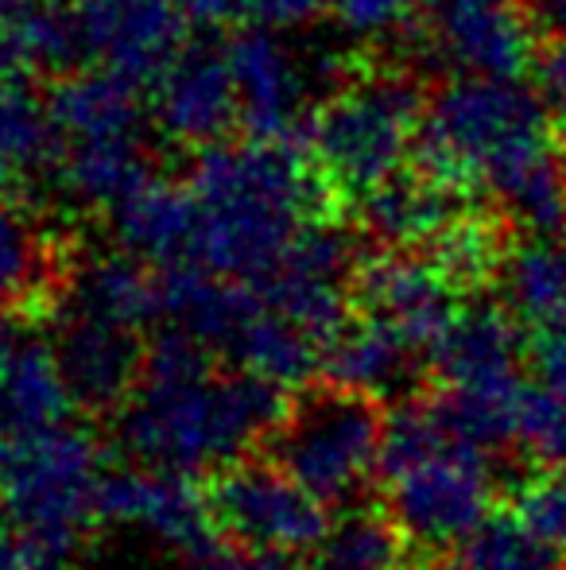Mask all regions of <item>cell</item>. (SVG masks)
Returning <instances> with one entry per match:
<instances>
[{"mask_svg": "<svg viewBox=\"0 0 566 570\" xmlns=\"http://www.w3.org/2000/svg\"><path fill=\"white\" fill-rule=\"evenodd\" d=\"M206 501L218 532L252 551L310 556L334 532L330 509L272 458H237L214 470Z\"/></svg>", "mask_w": 566, "mask_h": 570, "instance_id": "obj_7", "label": "cell"}, {"mask_svg": "<svg viewBox=\"0 0 566 570\" xmlns=\"http://www.w3.org/2000/svg\"><path fill=\"white\" fill-rule=\"evenodd\" d=\"M187 187L198 203L195 264L237 284H260L334 198L291 140L257 136L202 148Z\"/></svg>", "mask_w": 566, "mask_h": 570, "instance_id": "obj_2", "label": "cell"}, {"mask_svg": "<svg viewBox=\"0 0 566 570\" xmlns=\"http://www.w3.org/2000/svg\"><path fill=\"white\" fill-rule=\"evenodd\" d=\"M400 528L377 512H349L318 548L315 570H400Z\"/></svg>", "mask_w": 566, "mask_h": 570, "instance_id": "obj_27", "label": "cell"}, {"mask_svg": "<svg viewBox=\"0 0 566 570\" xmlns=\"http://www.w3.org/2000/svg\"><path fill=\"white\" fill-rule=\"evenodd\" d=\"M430 261L454 279V284H469L481 279L493 268V237L489 229H481L477 222H469L461 214L450 229L438 240H430Z\"/></svg>", "mask_w": 566, "mask_h": 570, "instance_id": "obj_32", "label": "cell"}, {"mask_svg": "<svg viewBox=\"0 0 566 570\" xmlns=\"http://www.w3.org/2000/svg\"><path fill=\"white\" fill-rule=\"evenodd\" d=\"M520 443L552 470L566 473V400L559 392L532 384L520 415Z\"/></svg>", "mask_w": 566, "mask_h": 570, "instance_id": "obj_30", "label": "cell"}, {"mask_svg": "<svg viewBox=\"0 0 566 570\" xmlns=\"http://www.w3.org/2000/svg\"><path fill=\"white\" fill-rule=\"evenodd\" d=\"M516 520L528 528L547 548L566 551V473L555 470L552 478H536L516 493Z\"/></svg>", "mask_w": 566, "mask_h": 570, "instance_id": "obj_31", "label": "cell"}, {"mask_svg": "<svg viewBox=\"0 0 566 570\" xmlns=\"http://www.w3.org/2000/svg\"><path fill=\"white\" fill-rule=\"evenodd\" d=\"M43 237L0 190V311L20 307L43 287Z\"/></svg>", "mask_w": 566, "mask_h": 570, "instance_id": "obj_28", "label": "cell"}, {"mask_svg": "<svg viewBox=\"0 0 566 570\" xmlns=\"http://www.w3.org/2000/svg\"><path fill=\"white\" fill-rule=\"evenodd\" d=\"M430 361L450 389H497V384L524 381L516 331L493 307L461 311Z\"/></svg>", "mask_w": 566, "mask_h": 570, "instance_id": "obj_20", "label": "cell"}, {"mask_svg": "<svg viewBox=\"0 0 566 570\" xmlns=\"http://www.w3.org/2000/svg\"><path fill=\"white\" fill-rule=\"evenodd\" d=\"M559 248H563V256H566V237H563V240H559Z\"/></svg>", "mask_w": 566, "mask_h": 570, "instance_id": "obj_38", "label": "cell"}, {"mask_svg": "<svg viewBox=\"0 0 566 570\" xmlns=\"http://www.w3.org/2000/svg\"><path fill=\"white\" fill-rule=\"evenodd\" d=\"M536 70H539V86H544L547 98L566 106V36H555V43L544 51Z\"/></svg>", "mask_w": 566, "mask_h": 570, "instance_id": "obj_35", "label": "cell"}, {"mask_svg": "<svg viewBox=\"0 0 566 570\" xmlns=\"http://www.w3.org/2000/svg\"><path fill=\"white\" fill-rule=\"evenodd\" d=\"M70 315L106 318V323L140 326L159 318V272L132 253L86 261L70 279Z\"/></svg>", "mask_w": 566, "mask_h": 570, "instance_id": "obj_21", "label": "cell"}, {"mask_svg": "<svg viewBox=\"0 0 566 570\" xmlns=\"http://www.w3.org/2000/svg\"><path fill=\"white\" fill-rule=\"evenodd\" d=\"M559 551L513 517H485L474 532L454 540L435 570H555Z\"/></svg>", "mask_w": 566, "mask_h": 570, "instance_id": "obj_25", "label": "cell"}, {"mask_svg": "<svg viewBox=\"0 0 566 570\" xmlns=\"http://www.w3.org/2000/svg\"><path fill=\"white\" fill-rule=\"evenodd\" d=\"M489 501L493 470L485 451L461 439L385 481V517L419 548H450L489 517Z\"/></svg>", "mask_w": 566, "mask_h": 570, "instance_id": "obj_8", "label": "cell"}, {"mask_svg": "<svg viewBox=\"0 0 566 570\" xmlns=\"http://www.w3.org/2000/svg\"><path fill=\"white\" fill-rule=\"evenodd\" d=\"M508 303L539 331L566 323V256L559 245H524L505 264Z\"/></svg>", "mask_w": 566, "mask_h": 570, "instance_id": "obj_26", "label": "cell"}, {"mask_svg": "<svg viewBox=\"0 0 566 570\" xmlns=\"http://www.w3.org/2000/svg\"><path fill=\"white\" fill-rule=\"evenodd\" d=\"M424 128V94L408 75L373 70L322 101L310 117V164L334 198H365L404 171Z\"/></svg>", "mask_w": 566, "mask_h": 570, "instance_id": "obj_6", "label": "cell"}, {"mask_svg": "<svg viewBox=\"0 0 566 570\" xmlns=\"http://www.w3.org/2000/svg\"><path fill=\"white\" fill-rule=\"evenodd\" d=\"M82 59L70 8L54 0H0V75L62 70Z\"/></svg>", "mask_w": 566, "mask_h": 570, "instance_id": "obj_22", "label": "cell"}, {"mask_svg": "<svg viewBox=\"0 0 566 570\" xmlns=\"http://www.w3.org/2000/svg\"><path fill=\"white\" fill-rule=\"evenodd\" d=\"M536 23L552 36H566V0H536Z\"/></svg>", "mask_w": 566, "mask_h": 570, "instance_id": "obj_37", "label": "cell"}, {"mask_svg": "<svg viewBox=\"0 0 566 570\" xmlns=\"http://www.w3.org/2000/svg\"><path fill=\"white\" fill-rule=\"evenodd\" d=\"M326 381L346 384V389L369 392V396H411L416 384L419 350L404 338L385 318L361 315L357 323H346L341 334L326 345Z\"/></svg>", "mask_w": 566, "mask_h": 570, "instance_id": "obj_18", "label": "cell"}, {"mask_svg": "<svg viewBox=\"0 0 566 570\" xmlns=\"http://www.w3.org/2000/svg\"><path fill=\"white\" fill-rule=\"evenodd\" d=\"M334 20L361 39H380L400 31L416 16L419 0H326Z\"/></svg>", "mask_w": 566, "mask_h": 570, "instance_id": "obj_33", "label": "cell"}, {"mask_svg": "<svg viewBox=\"0 0 566 570\" xmlns=\"http://www.w3.org/2000/svg\"><path fill=\"white\" fill-rule=\"evenodd\" d=\"M461 187L430 171H396L361 198V222L388 248H411L438 240L461 218Z\"/></svg>", "mask_w": 566, "mask_h": 570, "instance_id": "obj_17", "label": "cell"}, {"mask_svg": "<svg viewBox=\"0 0 566 570\" xmlns=\"http://www.w3.org/2000/svg\"><path fill=\"white\" fill-rule=\"evenodd\" d=\"M195 570H299V567H295V556H284V551H252V548H241V543L226 540Z\"/></svg>", "mask_w": 566, "mask_h": 570, "instance_id": "obj_34", "label": "cell"}, {"mask_svg": "<svg viewBox=\"0 0 566 570\" xmlns=\"http://www.w3.org/2000/svg\"><path fill=\"white\" fill-rule=\"evenodd\" d=\"M284 412V384L237 365L221 373L210 345L167 323L143 350V373L121 407L117 439L140 465L195 478L265 446Z\"/></svg>", "mask_w": 566, "mask_h": 570, "instance_id": "obj_1", "label": "cell"}, {"mask_svg": "<svg viewBox=\"0 0 566 570\" xmlns=\"http://www.w3.org/2000/svg\"><path fill=\"white\" fill-rule=\"evenodd\" d=\"M113 229L125 253L148 261L151 268L195 264L198 203L190 187L143 179L132 195L113 206Z\"/></svg>", "mask_w": 566, "mask_h": 570, "instance_id": "obj_16", "label": "cell"}, {"mask_svg": "<svg viewBox=\"0 0 566 570\" xmlns=\"http://www.w3.org/2000/svg\"><path fill=\"white\" fill-rule=\"evenodd\" d=\"M385 400L326 384L287 400L284 420L265 439V458L291 473L326 509L354 512L380 481Z\"/></svg>", "mask_w": 566, "mask_h": 570, "instance_id": "obj_5", "label": "cell"}, {"mask_svg": "<svg viewBox=\"0 0 566 570\" xmlns=\"http://www.w3.org/2000/svg\"><path fill=\"white\" fill-rule=\"evenodd\" d=\"M354 307L361 315L385 318L419 353H435L461 315L454 299V279L435 261H416L404 253L380 256L357 268Z\"/></svg>", "mask_w": 566, "mask_h": 570, "instance_id": "obj_13", "label": "cell"}, {"mask_svg": "<svg viewBox=\"0 0 566 570\" xmlns=\"http://www.w3.org/2000/svg\"><path fill=\"white\" fill-rule=\"evenodd\" d=\"M98 512L109 524H137L156 535L163 548H171L190 570L226 543L210 517V501L198 493L190 473L151 470V465H129L113 470L109 465L101 478Z\"/></svg>", "mask_w": 566, "mask_h": 570, "instance_id": "obj_9", "label": "cell"}, {"mask_svg": "<svg viewBox=\"0 0 566 570\" xmlns=\"http://www.w3.org/2000/svg\"><path fill=\"white\" fill-rule=\"evenodd\" d=\"M226 361H234L237 368L268 376V381L284 384V389H295V384H307L322 368L326 345L260 299V307L245 318Z\"/></svg>", "mask_w": 566, "mask_h": 570, "instance_id": "obj_23", "label": "cell"}, {"mask_svg": "<svg viewBox=\"0 0 566 570\" xmlns=\"http://www.w3.org/2000/svg\"><path fill=\"white\" fill-rule=\"evenodd\" d=\"M0 570H31L28 556H23V543L12 524H0Z\"/></svg>", "mask_w": 566, "mask_h": 570, "instance_id": "obj_36", "label": "cell"}, {"mask_svg": "<svg viewBox=\"0 0 566 570\" xmlns=\"http://www.w3.org/2000/svg\"><path fill=\"white\" fill-rule=\"evenodd\" d=\"M75 396L62 381L54 345L23 334L0 361V435H31V431L67 423Z\"/></svg>", "mask_w": 566, "mask_h": 570, "instance_id": "obj_19", "label": "cell"}, {"mask_svg": "<svg viewBox=\"0 0 566 570\" xmlns=\"http://www.w3.org/2000/svg\"><path fill=\"white\" fill-rule=\"evenodd\" d=\"M182 12L198 23H265V28H291L302 23L326 4V0H179Z\"/></svg>", "mask_w": 566, "mask_h": 570, "instance_id": "obj_29", "label": "cell"}, {"mask_svg": "<svg viewBox=\"0 0 566 570\" xmlns=\"http://www.w3.org/2000/svg\"><path fill=\"white\" fill-rule=\"evenodd\" d=\"M226 51L237 86V109L249 136L291 140V128L307 114L326 62L315 51H291L280 31L265 23L241 28Z\"/></svg>", "mask_w": 566, "mask_h": 570, "instance_id": "obj_10", "label": "cell"}, {"mask_svg": "<svg viewBox=\"0 0 566 570\" xmlns=\"http://www.w3.org/2000/svg\"><path fill=\"white\" fill-rule=\"evenodd\" d=\"M143 350L148 342H140L137 326L70 315L54 342V357H59L75 407L93 415L121 412L140 384Z\"/></svg>", "mask_w": 566, "mask_h": 570, "instance_id": "obj_14", "label": "cell"}, {"mask_svg": "<svg viewBox=\"0 0 566 570\" xmlns=\"http://www.w3.org/2000/svg\"><path fill=\"white\" fill-rule=\"evenodd\" d=\"M563 109H566V106H563ZM563 125H566V120H563Z\"/></svg>", "mask_w": 566, "mask_h": 570, "instance_id": "obj_39", "label": "cell"}, {"mask_svg": "<svg viewBox=\"0 0 566 570\" xmlns=\"http://www.w3.org/2000/svg\"><path fill=\"white\" fill-rule=\"evenodd\" d=\"M101 443L86 428L54 423L31 435H0V504L31 570H70L101 520Z\"/></svg>", "mask_w": 566, "mask_h": 570, "instance_id": "obj_3", "label": "cell"}, {"mask_svg": "<svg viewBox=\"0 0 566 570\" xmlns=\"http://www.w3.org/2000/svg\"><path fill=\"white\" fill-rule=\"evenodd\" d=\"M552 156L544 101L513 78H458L430 101L419 128L424 171L461 190L485 183L505 198Z\"/></svg>", "mask_w": 566, "mask_h": 570, "instance_id": "obj_4", "label": "cell"}, {"mask_svg": "<svg viewBox=\"0 0 566 570\" xmlns=\"http://www.w3.org/2000/svg\"><path fill=\"white\" fill-rule=\"evenodd\" d=\"M435 51L466 75L516 78L532 59V28L513 0H419Z\"/></svg>", "mask_w": 566, "mask_h": 570, "instance_id": "obj_15", "label": "cell"}, {"mask_svg": "<svg viewBox=\"0 0 566 570\" xmlns=\"http://www.w3.org/2000/svg\"><path fill=\"white\" fill-rule=\"evenodd\" d=\"M54 120L51 106L28 86V75H0V190L51 171Z\"/></svg>", "mask_w": 566, "mask_h": 570, "instance_id": "obj_24", "label": "cell"}, {"mask_svg": "<svg viewBox=\"0 0 566 570\" xmlns=\"http://www.w3.org/2000/svg\"><path fill=\"white\" fill-rule=\"evenodd\" d=\"M82 59L132 86H151L163 67L182 51L179 0H70Z\"/></svg>", "mask_w": 566, "mask_h": 570, "instance_id": "obj_11", "label": "cell"}, {"mask_svg": "<svg viewBox=\"0 0 566 570\" xmlns=\"http://www.w3.org/2000/svg\"><path fill=\"white\" fill-rule=\"evenodd\" d=\"M151 117L175 144H221V136L241 120L226 47L182 43V51L151 82Z\"/></svg>", "mask_w": 566, "mask_h": 570, "instance_id": "obj_12", "label": "cell"}]
</instances>
